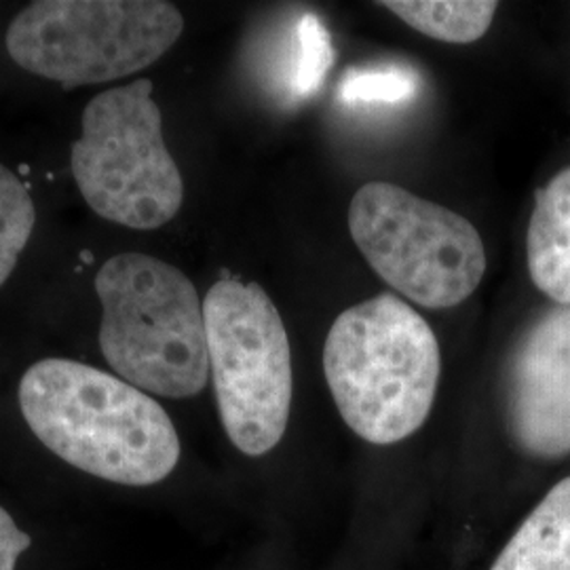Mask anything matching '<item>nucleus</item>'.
<instances>
[{"mask_svg":"<svg viewBox=\"0 0 570 570\" xmlns=\"http://www.w3.org/2000/svg\"><path fill=\"white\" fill-rule=\"evenodd\" d=\"M20 407L61 461L115 484H157L180 461V438L161 404L98 367L58 357L32 364Z\"/></svg>","mask_w":570,"mask_h":570,"instance_id":"nucleus-1","label":"nucleus"},{"mask_svg":"<svg viewBox=\"0 0 570 570\" xmlns=\"http://www.w3.org/2000/svg\"><path fill=\"white\" fill-rule=\"evenodd\" d=\"M327 387L343 421L376 446L425 425L442 355L428 322L402 298L381 294L343 311L324 345Z\"/></svg>","mask_w":570,"mask_h":570,"instance_id":"nucleus-2","label":"nucleus"},{"mask_svg":"<svg viewBox=\"0 0 570 570\" xmlns=\"http://www.w3.org/2000/svg\"><path fill=\"white\" fill-rule=\"evenodd\" d=\"M104 360L144 393L193 397L209 379L204 303L180 268L127 252L96 277Z\"/></svg>","mask_w":570,"mask_h":570,"instance_id":"nucleus-3","label":"nucleus"},{"mask_svg":"<svg viewBox=\"0 0 570 570\" xmlns=\"http://www.w3.org/2000/svg\"><path fill=\"white\" fill-rule=\"evenodd\" d=\"M183 30V13L161 0H41L11 21L7 51L37 77L81 87L140 72Z\"/></svg>","mask_w":570,"mask_h":570,"instance_id":"nucleus-4","label":"nucleus"},{"mask_svg":"<svg viewBox=\"0 0 570 570\" xmlns=\"http://www.w3.org/2000/svg\"><path fill=\"white\" fill-rule=\"evenodd\" d=\"M70 165L82 199L108 223L153 230L183 207V174L165 146L148 79L108 89L85 106Z\"/></svg>","mask_w":570,"mask_h":570,"instance_id":"nucleus-5","label":"nucleus"},{"mask_svg":"<svg viewBox=\"0 0 570 570\" xmlns=\"http://www.w3.org/2000/svg\"><path fill=\"white\" fill-rule=\"evenodd\" d=\"M209 374L226 433L247 456L284 438L292 407V351L284 320L265 289L226 277L204 301Z\"/></svg>","mask_w":570,"mask_h":570,"instance_id":"nucleus-6","label":"nucleus"},{"mask_svg":"<svg viewBox=\"0 0 570 570\" xmlns=\"http://www.w3.org/2000/svg\"><path fill=\"white\" fill-rule=\"evenodd\" d=\"M348 230L374 273L425 308L461 305L484 279L475 226L397 184H364L348 207Z\"/></svg>","mask_w":570,"mask_h":570,"instance_id":"nucleus-7","label":"nucleus"},{"mask_svg":"<svg viewBox=\"0 0 570 570\" xmlns=\"http://www.w3.org/2000/svg\"><path fill=\"white\" fill-rule=\"evenodd\" d=\"M505 404L511 435L527 454H570V305L541 315L518 341Z\"/></svg>","mask_w":570,"mask_h":570,"instance_id":"nucleus-8","label":"nucleus"},{"mask_svg":"<svg viewBox=\"0 0 570 570\" xmlns=\"http://www.w3.org/2000/svg\"><path fill=\"white\" fill-rule=\"evenodd\" d=\"M532 284L560 306L570 305V167L537 193L527 233Z\"/></svg>","mask_w":570,"mask_h":570,"instance_id":"nucleus-9","label":"nucleus"},{"mask_svg":"<svg viewBox=\"0 0 570 570\" xmlns=\"http://www.w3.org/2000/svg\"><path fill=\"white\" fill-rule=\"evenodd\" d=\"M490 570H570V478L530 511Z\"/></svg>","mask_w":570,"mask_h":570,"instance_id":"nucleus-10","label":"nucleus"},{"mask_svg":"<svg viewBox=\"0 0 570 570\" xmlns=\"http://www.w3.org/2000/svg\"><path fill=\"white\" fill-rule=\"evenodd\" d=\"M410 28L435 41H480L499 9L492 0H387L381 2Z\"/></svg>","mask_w":570,"mask_h":570,"instance_id":"nucleus-11","label":"nucleus"},{"mask_svg":"<svg viewBox=\"0 0 570 570\" xmlns=\"http://www.w3.org/2000/svg\"><path fill=\"white\" fill-rule=\"evenodd\" d=\"M37 223L35 202L20 178L0 165V287L11 277Z\"/></svg>","mask_w":570,"mask_h":570,"instance_id":"nucleus-12","label":"nucleus"},{"mask_svg":"<svg viewBox=\"0 0 570 570\" xmlns=\"http://www.w3.org/2000/svg\"><path fill=\"white\" fill-rule=\"evenodd\" d=\"M334 61L332 41L326 26L315 13H305L296 28V63H294V94L313 96Z\"/></svg>","mask_w":570,"mask_h":570,"instance_id":"nucleus-13","label":"nucleus"},{"mask_svg":"<svg viewBox=\"0 0 570 570\" xmlns=\"http://www.w3.org/2000/svg\"><path fill=\"white\" fill-rule=\"evenodd\" d=\"M416 89V77L404 68H372L348 72L338 94L346 104H397L410 100Z\"/></svg>","mask_w":570,"mask_h":570,"instance_id":"nucleus-14","label":"nucleus"},{"mask_svg":"<svg viewBox=\"0 0 570 570\" xmlns=\"http://www.w3.org/2000/svg\"><path fill=\"white\" fill-rule=\"evenodd\" d=\"M30 546V534L18 529L16 520L0 508V570H16L21 553Z\"/></svg>","mask_w":570,"mask_h":570,"instance_id":"nucleus-15","label":"nucleus"}]
</instances>
